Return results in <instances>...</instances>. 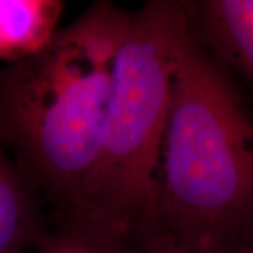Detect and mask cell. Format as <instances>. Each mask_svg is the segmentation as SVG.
<instances>
[{
    "label": "cell",
    "instance_id": "6da1fadb",
    "mask_svg": "<svg viewBox=\"0 0 253 253\" xmlns=\"http://www.w3.org/2000/svg\"><path fill=\"white\" fill-rule=\"evenodd\" d=\"M129 18L96 1L38 54L0 68V139L58 221L76 211L93 169Z\"/></svg>",
    "mask_w": 253,
    "mask_h": 253
},
{
    "label": "cell",
    "instance_id": "7a4b0ae2",
    "mask_svg": "<svg viewBox=\"0 0 253 253\" xmlns=\"http://www.w3.org/2000/svg\"><path fill=\"white\" fill-rule=\"evenodd\" d=\"M252 224L253 109L187 20L146 232L187 246L234 245Z\"/></svg>",
    "mask_w": 253,
    "mask_h": 253
},
{
    "label": "cell",
    "instance_id": "3957f363",
    "mask_svg": "<svg viewBox=\"0 0 253 253\" xmlns=\"http://www.w3.org/2000/svg\"><path fill=\"white\" fill-rule=\"evenodd\" d=\"M186 24L183 1L151 0L131 14L114 62L97 156L68 218L131 238L151 228L176 48Z\"/></svg>",
    "mask_w": 253,
    "mask_h": 253
},
{
    "label": "cell",
    "instance_id": "277c9868",
    "mask_svg": "<svg viewBox=\"0 0 253 253\" xmlns=\"http://www.w3.org/2000/svg\"><path fill=\"white\" fill-rule=\"evenodd\" d=\"M183 3L200 42L232 75L253 84V0Z\"/></svg>",
    "mask_w": 253,
    "mask_h": 253
},
{
    "label": "cell",
    "instance_id": "5b68a950",
    "mask_svg": "<svg viewBox=\"0 0 253 253\" xmlns=\"http://www.w3.org/2000/svg\"><path fill=\"white\" fill-rule=\"evenodd\" d=\"M46 234L42 199L0 139V253H24Z\"/></svg>",
    "mask_w": 253,
    "mask_h": 253
},
{
    "label": "cell",
    "instance_id": "8992f818",
    "mask_svg": "<svg viewBox=\"0 0 253 253\" xmlns=\"http://www.w3.org/2000/svg\"><path fill=\"white\" fill-rule=\"evenodd\" d=\"M63 11L59 0H0V61L21 62L45 48Z\"/></svg>",
    "mask_w": 253,
    "mask_h": 253
},
{
    "label": "cell",
    "instance_id": "52a82bcc",
    "mask_svg": "<svg viewBox=\"0 0 253 253\" xmlns=\"http://www.w3.org/2000/svg\"><path fill=\"white\" fill-rule=\"evenodd\" d=\"M136 238L81 219H61L36 253H136Z\"/></svg>",
    "mask_w": 253,
    "mask_h": 253
},
{
    "label": "cell",
    "instance_id": "ba28073f",
    "mask_svg": "<svg viewBox=\"0 0 253 253\" xmlns=\"http://www.w3.org/2000/svg\"><path fill=\"white\" fill-rule=\"evenodd\" d=\"M136 253H235V244L187 246L173 242L156 232H146L138 238Z\"/></svg>",
    "mask_w": 253,
    "mask_h": 253
},
{
    "label": "cell",
    "instance_id": "9c48e42d",
    "mask_svg": "<svg viewBox=\"0 0 253 253\" xmlns=\"http://www.w3.org/2000/svg\"><path fill=\"white\" fill-rule=\"evenodd\" d=\"M235 253H253V224L238 236L235 242Z\"/></svg>",
    "mask_w": 253,
    "mask_h": 253
}]
</instances>
